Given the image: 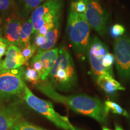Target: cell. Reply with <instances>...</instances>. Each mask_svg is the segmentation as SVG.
<instances>
[{"mask_svg":"<svg viewBox=\"0 0 130 130\" xmlns=\"http://www.w3.org/2000/svg\"><path fill=\"white\" fill-rule=\"evenodd\" d=\"M35 86L51 100L66 105L73 111L94 119L100 123L107 121L108 112L98 98L86 95H61L48 80L40 81Z\"/></svg>","mask_w":130,"mask_h":130,"instance_id":"1","label":"cell"},{"mask_svg":"<svg viewBox=\"0 0 130 130\" xmlns=\"http://www.w3.org/2000/svg\"><path fill=\"white\" fill-rule=\"evenodd\" d=\"M77 74L72 58L64 46L59 48L57 59L50 71L48 79L54 88L68 92L75 86Z\"/></svg>","mask_w":130,"mask_h":130,"instance_id":"2","label":"cell"},{"mask_svg":"<svg viewBox=\"0 0 130 130\" xmlns=\"http://www.w3.org/2000/svg\"><path fill=\"white\" fill-rule=\"evenodd\" d=\"M90 29L84 14L71 9L68 15L66 33L78 56L84 57L87 54L90 42Z\"/></svg>","mask_w":130,"mask_h":130,"instance_id":"3","label":"cell"},{"mask_svg":"<svg viewBox=\"0 0 130 130\" xmlns=\"http://www.w3.org/2000/svg\"><path fill=\"white\" fill-rule=\"evenodd\" d=\"M23 98L31 108L44 116L57 127L64 130H83L73 125L68 117L58 113L51 102L40 99L32 93L27 84L24 87Z\"/></svg>","mask_w":130,"mask_h":130,"instance_id":"4","label":"cell"},{"mask_svg":"<svg viewBox=\"0 0 130 130\" xmlns=\"http://www.w3.org/2000/svg\"><path fill=\"white\" fill-rule=\"evenodd\" d=\"M25 68L0 71V100L10 101L24 96L25 83L23 74Z\"/></svg>","mask_w":130,"mask_h":130,"instance_id":"5","label":"cell"},{"mask_svg":"<svg viewBox=\"0 0 130 130\" xmlns=\"http://www.w3.org/2000/svg\"><path fill=\"white\" fill-rule=\"evenodd\" d=\"M63 0H48L35 9L31 16L35 35L45 24L59 20Z\"/></svg>","mask_w":130,"mask_h":130,"instance_id":"6","label":"cell"},{"mask_svg":"<svg viewBox=\"0 0 130 130\" xmlns=\"http://www.w3.org/2000/svg\"><path fill=\"white\" fill-rule=\"evenodd\" d=\"M114 53L118 74L122 79L130 81V39L123 36L116 39Z\"/></svg>","mask_w":130,"mask_h":130,"instance_id":"7","label":"cell"},{"mask_svg":"<svg viewBox=\"0 0 130 130\" xmlns=\"http://www.w3.org/2000/svg\"><path fill=\"white\" fill-rule=\"evenodd\" d=\"M86 9L84 13L86 20L91 28L93 29L101 36L106 32L108 15L103 9L99 0H84Z\"/></svg>","mask_w":130,"mask_h":130,"instance_id":"8","label":"cell"},{"mask_svg":"<svg viewBox=\"0 0 130 130\" xmlns=\"http://www.w3.org/2000/svg\"><path fill=\"white\" fill-rule=\"evenodd\" d=\"M107 53L108 50L106 45L97 37H94L90 40L87 54L92 72L96 77L101 75H113V72L107 69L102 65V59Z\"/></svg>","mask_w":130,"mask_h":130,"instance_id":"9","label":"cell"},{"mask_svg":"<svg viewBox=\"0 0 130 130\" xmlns=\"http://www.w3.org/2000/svg\"><path fill=\"white\" fill-rule=\"evenodd\" d=\"M23 119V115L19 104L16 102L0 108V130H11Z\"/></svg>","mask_w":130,"mask_h":130,"instance_id":"10","label":"cell"},{"mask_svg":"<svg viewBox=\"0 0 130 130\" xmlns=\"http://www.w3.org/2000/svg\"><path fill=\"white\" fill-rule=\"evenodd\" d=\"M22 24L20 19L15 15H11L6 19L1 28L0 36L6 40L7 44L14 45L20 48V34Z\"/></svg>","mask_w":130,"mask_h":130,"instance_id":"11","label":"cell"},{"mask_svg":"<svg viewBox=\"0 0 130 130\" xmlns=\"http://www.w3.org/2000/svg\"><path fill=\"white\" fill-rule=\"evenodd\" d=\"M26 65L21 53V49L14 45L8 46L6 53V57L2 61L1 71L3 70L13 69Z\"/></svg>","mask_w":130,"mask_h":130,"instance_id":"12","label":"cell"},{"mask_svg":"<svg viewBox=\"0 0 130 130\" xmlns=\"http://www.w3.org/2000/svg\"><path fill=\"white\" fill-rule=\"evenodd\" d=\"M58 52V48L51 49L42 53H37L33 57H32L39 61L42 65L43 69V73L41 78L42 81H46L48 79L50 71L57 59Z\"/></svg>","mask_w":130,"mask_h":130,"instance_id":"13","label":"cell"},{"mask_svg":"<svg viewBox=\"0 0 130 130\" xmlns=\"http://www.w3.org/2000/svg\"><path fill=\"white\" fill-rule=\"evenodd\" d=\"M97 84L105 93L113 94L117 91L125 90V88L122 84L116 80L112 75H101L96 78Z\"/></svg>","mask_w":130,"mask_h":130,"instance_id":"14","label":"cell"},{"mask_svg":"<svg viewBox=\"0 0 130 130\" xmlns=\"http://www.w3.org/2000/svg\"><path fill=\"white\" fill-rule=\"evenodd\" d=\"M59 22L56 24V25L52 28L45 35V43L42 46L37 48V53H40L42 52L51 50L56 44L57 40L58 34H59Z\"/></svg>","mask_w":130,"mask_h":130,"instance_id":"15","label":"cell"},{"mask_svg":"<svg viewBox=\"0 0 130 130\" xmlns=\"http://www.w3.org/2000/svg\"><path fill=\"white\" fill-rule=\"evenodd\" d=\"M34 32L31 19H27L22 25L20 34V49H23L30 43L31 36Z\"/></svg>","mask_w":130,"mask_h":130,"instance_id":"16","label":"cell"},{"mask_svg":"<svg viewBox=\"0 0 130 130\" xmlns=\"http://www.w3.org/2000/svg\"><path fill=\"white\" fill-rule=\"evenodd\" d=\"M23 79L28 82L31 83L34 85H36L40 81H42L39 73L35 69L29 66L24 69Z\"/></svg>","mask_w":130,"mask_h":130,"instance_id":"17","label":"cell"},{"mask_svg":"<svg viewBox=\"0 0 130 130\" xmlns=\"http://www.w3.org/2000/svg\"><path fill=\"white\" fill-rule=\"evenodd\" d=\"M104 104L106 109L108 113H109V111H111L114 114L122 115V116H125L126 118L129 117L127 111L123 109L121 105H119L116 102L112 101L107 100L105 101Z\"/></svg>","mask_w":130,"mask_h":130,"instance_id":"18","label":"cell"},{"mask_svg":"<svg viewBox=\"0 0 130 130\" xmlns=\"http://www.w3.org/2000/svg\"><path fill=\"white\" fill-rule=\"evenodd\" d=\"M11 130H47L22 119L18 122Z\"/></svg>","mask_w":130,"mask_h":130,"instance_id":"19","label":"cell"},{"mask_svg":"<svg viewBox=\"0 0 130 130\" xmlns=\"http://www.w3.org/2000/svg\"><path fill=\"white\" fill-rule=\"evenodd\" d=\"M37 48H38L35 44L31 45L30 43H29L23 49L21 50L22 57H23L24 60L26 63V65L28 64V60L33 56V55L37 51Z\"/></svg>","mask_w":130,"mask_h":130,"instance_id":"20","label":"cell"},{"mask_svg":"<svg viewBox=\"0 0 130 130\" xmlns=\"http://www.w3.org/2000/svg\"><path fill=\"white\" fill-rule=\"evenodd\" d=\"M24 5L25 12L28 13L33 9H36L39 6L43 1L42 0H21Z\"/></svg>","mask_w":130,"mask_h":130,"instance_id":"21","label":"cell"},{"mask_svg":"<svg viewBox=\"0 0 130 130\" xmlns=\"http://www.w3.org/2000/svg\"><path fill=\"white\" fill-rule=\"evenodd\" d=\"M125 32V28L123 25L121 24H116L113 25L110 28V35L113 38L116 39L122 37L124 32Z\"/></svg>","mask_w":130,"mask_h":130,"instance_id":"22","label":"cell"},{"mask_svg":"<svg viewBox=\"0 0 130 130\" xmlns=\"http://www.w3.org/2000/svg\"><path fill=\"white\" fill-rule=\"evenodd\" d=\"M79 13H84L86 9V4L84 0H76L71 4V9Z\"/></svg>","mask_w":130,"mask_h":130,"instance_id":"23","label":"cell"},{"mask_svg":"<svg viewBox=\"0 0 130 130\" xmlns=\"http://www.w3.org/2000/svg\"><path fill=\"white\" fill-rule=\"evenodd\" d=\"M115 56L112 54L108 52L103 57V59H102V65L107 69L113 72V71H112V66H113L114 62H115Z\"/></svg>","mask_w":130,"mask_h":130,"instance_id":"24","label":"cell"},{"mask_svg":"<svg viewBox=\"0 0 130 130\" xmlns=\"http://www.w3.org/2000/svg\"><path fill=\"white\" fill-rule=\"evenodd\" d=\"M59 20L55 21V22H51V23L45 24L44 25L42 26L41 28H40L39 30L37 31L36 34V35H41V36H45L47 33V32L51 30L52 28H53V27L56 25V24H57L58 22H59Z\"/></svg>","mask_w":130,"mask_h":130,"instance_id":"25","label":"cell"},{"mask_svg":"<svg viewBox=\"0 0 130 130\" xmlns=\"http://www.w3.org/2000/svg\"><path fill=\"white\" fill-rule=\"evenodd\" d=\"M14 0H0V11L3 12H8L13 7Z\"/></svg>","mask_w":130,"mask_h":130,"instance_id":"26","label":"cell"},{"mask_svg":"<svg viewBox=\"0 0 130 130\" xmlns=\"http://www.w3.org/2000/svg\"><path fill=\"white\" fill-rule=\"evenodd\" d=\"M30 64L31 67L33 68V69H35L36 71L39 73L40 75V77L42 78V76L43 73V69L41 63H40L39 60H36L35 58H32L30 61Z\"/></svg>","mask_w":130,"mask_h":130,"instance_id":"27","label":"cell"},{"mask_svg":"<svg viewBox=\"0 0 130 130\" xmlns=\"http://www.w3.org/2000/svg\"><path fill=\"white\" fill-rule=\"evenodd\" d=\"M45 41H46V40H45V36L36 35L35 37V43H34V44H35L37 48H39V47L42 46V45L44 44L45 43Z\"/></svg>","mask_w":130,"mask_h":130,"instance_id":"28","label":"cell"},{"mask_svg":"<svg viewBox=\"0 0 130 130\" xmlns=\"http://www.w3.org/2000/svg\"><path fill=\"white\" fill-rule=\"evenodd\" d=\"M8 47V45L5 42H0V58L2 57V56L6 54V51Z\"/></svg>","mask_w":130,"mask_h":130,"instance_id":"29","label":"cell"},{"mask_svg":"<svg viewBox=\"0 0 130 130\" xmlns=\"http://www.w3.org/2000/svg\"><path fill=\"white\" fill-rule=\"evenodd\" d=\"M115 130H123V129L120 126L116 125L115 126Z\"/></svg>","mask_w":130,"mask_h":130,"instance_id":"30","label":"cell"},{"mask_svg":"<svg viewBox=\"0 0 130 130\" xmlns=\"http://www.w3.org/2000/svg\"><path fill=\"white\" fill-rule=\"evenodd\" d=\"M1 41H3V42H6V43H7V42H6V40H5V39H3V37H1V36H0V42H1ZM7 45H8V44H7Z\"/></svg>","mask_w":130,"mask_h":130,"instance_id":"31","label":"cell"},{"mask_svg":"<svg viewBox=\"0 0 130 130\" xmlns=\"http://www.w3.org/2000/svg\"><path fill=\"white\" fill-rule=\"evenodd\" d=\"M102 130H111V129H109V128H107V127H103L102 128Z\"/></svg>","mask_w":130,"mask_h":130,"instance_id":"32","label":"cell"},{"mask_svg":"<svg viewBox=\"0 0 130 130\" xmlns=\"http://www.w3.org/2000/svg\"><path fill=\"white\" fill-rule=\"evenodd\" d=\"M1 100H0V108H1V107H3V105H2V102H1Z\"/></svg>","mask_w":130,"mask_h":130,"instance_id":"33","label":"cell"},{"mask_svg":"<svg viewBox=\"0 0 130 130\" xmlns=\"http://www.w3.org/2000/svg\"><path fill=\"white\" fill-rule=\"evenodd\" d=\"M1 24H2V19H1V18H0V26L1 25Z\"/></svg>","mask_w":130,"mask_h":130,"instance_id":"34","label":"cell"},{"mask_svg":"<svg viewBox=\"0 0 130 130\" xmlns=\"http://www.w3.org/2000/svg\"><path fill=\"white\" fill-rule=\"evenodd\" d=\"M1 64H2V61H0V71H1Z\"/></svg>","mask_w":130,"mask_h":130,"instance_id":"35","label":"cell"},{"mask_svg":"<svg viewBox=\"0 0 130 130\" xmlns=\"http://www.w3.org/2000/svg\"><path fill=\"white\" fill-rule=\"evenodd\" d=\"M42 1H44V0H42Z\"/></svg>","mask_w":130,"mask_h":130,"instance_id":"36","label":"cell"}]
</instances>
